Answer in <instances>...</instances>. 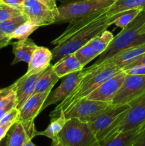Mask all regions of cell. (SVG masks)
<instances>
[{
    "mask_svg": "<svg viewBox=\"0 0 145 146\" xmlns=\"http://www.w3.org/2000/svg\"><path fill=\"white\" fill-rule=\"evenodd\" d=\"M121 71V68L109 62H104L97 66H90L89 71L80 80L71 94L51 112V118L59 116L61 111H65L78 101L86 98L102 83Z\"/></svg>",
    "mask_w": 145,
    "mask_h": 146,
    "instance_id": "6da1fadb",
    "label": "cell"
},
{
    "mask_svg": "<svg viewBox=\"0 0 145 146\" xmlns=\"http://www.w3.org/2000/svg\"><path fill=\"white\" fill-rule=\"evenodd\" d=\"M117 17V14L108 17L105 11L86 27L57 42L52 50L53 60L57 61L65 56L74 54L77 50L88 44L94 37L107 29L109 26L113 24Z\"/></svg>",
    "mask_w": 145,
    "mask_h": 146,
    "instance_id": "7a4b0ae2",
    "label": "cell"
},
{
    "mask_svg": "<svg viewBox=\"0 0 145 146\" xmlns=\"http://www.w3.org/2000/svg\"><path fill=\"white\" fill-rule=\"evenodd\" d=\"M145 24V9L129 23L126 27L114 36L113 40L98 60L92 64L94 66L100 65L105 61L113 57L118 53L134 46L145 42V33H141V29Z\"/></svg>",
    "mask_w": 145,
    "mask_h": 146,
    "instance_id": "3957f363",
    "label": "cell"
},
{
    "mask_svg": "<svg viewBox=\"0 0 145 146\" xmlns=\"http://www.w3.org/2000/svg\"><path fill=\"white\" fill-rule=\"evenodd\" d=\"M117 0H78L58 7V14L55 23L71 21L90 16L98 15L107 11Z\"/></svg>",
    "mask_w": 145,
    "mask_h": 146,
    "instance_id": "277c9868",
    "label": "cell"
},
{
    "mask_svg": "<svg viewBox=\"0 0 145 146\" xmlns=\"http://www.w3.org/2000/svg\"><path fill=\"white\" fill-rule=\"evenodd\" d=\"M55 141L63 146H98L99 144L89 124L75 118L67 119Z\"/></svg>",
    "mask_w": 145,
    "mask_h": 146,
    "instance_id": "5b68a950",
    "label": "cell"
},
{
    "mask_svg": "<svg viewBox=\"0 0 145 146\" xmlns=\"http://www.w3.org/2000/svg\"><path fill=\"white\" fill-rule=\"evenodd\" d=\"M129 104L112 105L91 122L88 123L98 142L113 132L126 115Z\"/></svg>",
    "mask_w": 145,
    "mask_h": 146,
    "instance_id": "8992f818",
    "label": "cell"
},
{
    "mask_svg": "<svg viewBox=\"0 0 145 146\" xmlns=\"http://www.w3.org/2000/svg\"><path fill=\"white\" fill-rule=\"evenodd\" d=\"M51 91L31 96L21 108L18 109V121L23 125L28 136L32 139L36 136L37 131L34 125V120L42 111L43 106Z\"/></svg>",
    "mask_w": 145,
    "mask_h": 146,
    "instance_id": "52a82bcc",
    "label": "cell"
},
{
    "mask_svg": "<svg viewBox=\"0 0 145 146\" xmlns=\"http://www.w3.org/2000/svg\"><path fill=\"white\" fill-rule=\"evenodd\" d=\"M112 106L109 103L101 102L84 98L63 111L67 119L75 118L90 123Z\"/></svg>",
    "mask_w": 145,
    "mask_h": 146,
    "instance_id": "ba28073f",
    "label": "cell"
},
{
    "mask_svg": "<svg viewBox=\"0 0 145 146\" xmlns=\"http://www.w3.org/2000/svg\"><path fill=\"white\" fill-rule=\"evenodd\" d=\"M129 108L116 129L100 141H103L120 132L130 131L145 124V94L129 104ZM99 143V142H98Z\"/></svg>",
    "mask_w": 145,
    "mask_h": 146,
    "instance_id": "9c48e42d",
    "label": "cell"
},
{
    "mask_svg": "<svg viewBox=\"0 0 145 146\" xmlns=\"http://www.w3.org/2000/svg\"><path fill=\"white\" fill-rule=\"evenodd\" d=\"M144 94L145 75L127 74L111 104L114 106L129 104Z\"/></svg>",
    "mask_w": 145,
    "mask_h": 146,
    "instance_id": "30bf717a",
    "label": "cell"
},
{
    "mask_svg": "<svg viewBox=\"0 0 145 146\" xmlns=\"http://www.w3.org/2000/svg\"><path fill=\"white\" fill-rule=\"evenodd\" d=\"M89 70L90 67L83 68L81 71L72 73L63 77L59 86L55 88L53 92L51 91L43 106L42 111H44L48 106L53 105L58 103L60 104L63 101L71 94L80 80L89 71Z\"/></svg>",
    "mask_w": 145,
    "mask_h": 146,
    "instance_id": "8fae6325",
    "label": "cell"
},
{
    "mask_svg": "<svg viewBox=\"0 0 145 146\" xmlns=\"http://www.w3.org/2000/svg\"><path fill=\"white\" fill-rule=\"evenodd\" d=\"M22 11L28 21L38 27L55 24V14L38 0H24Z\"/></svg>",
    "mask_w": 145,
    "mask_h": 146,
    "instance_id": "7c38bea8",
    "label": "cell"
},
{
    "mask_svg": "<svg viewBox=\"0 0 145 146\" xmlns=\"http://www.w3.org/2000/svg\"><path fill=\"white\" fill-rule=\"evenodd\" d=\"M126 76L127 74L122 70L120 72L115 74L100 85L90 94L86 98L111 104L114 97L123 84Z\"/></svg>",
    "mask_w": 145,
    "mask_h": 146,
    "instance_id": "4fadbf2b",
    "label": "cell"
},
{
    "mask_svg": "<svg viewBox=\"0 0 145 146\" xmlns=\"http://www.w3.org/2000/svg\"><path fill=\"white\" fill-rule=\"evenodd\" d=\"M43 73L44 72L31 76L24 74L14 83V91L16 97V108H21L26 101L33 96L37 81Z\"/></svg>",
    "mask_w": 145,
    "mask_h": 146,
    "instance_id": "5bb4252c",
    "label": "cell"
},
{
    "mask_svg": "<svg viewBox=\"0 0 145 146\" xmlns=\"http://www.w3.org/2000/svg\"><path fill=\"white\" fill-rule=\"evenodd\" d=\"M52 60V51L46 47L38 46L31 56L25 75L31 76L44 72L51 65Z\"/></svg>",
    "mask_w": 145,
    "mask_h": 146,
    "instance_id": "9a60e30c",
    "label": "cell"
},
{
    "mask_svg": "<svg viewBox=\"0 0 145 146\" xmlns=\"http://www.w3.org/2000/svg\"><path fill=\"white\" fill-rule=\"evenodd\" d=\"M145 54V42L139 45L134 46L131 48H127L118 53L111 58L105 62H109L116 66L118 68H122L131 64L132 61L142 56Z\"/></svg>",
    "mask_w": 145,
    "mask_h": 146,
    "instance_id": "2e32d148",
    "label": "cell"
},
{
    "mask_svg": "<svg viewBox=\"0 0 145 146\" xmlns=\"http://www.w3.org/2000/svg\"><path fill=\"white\" fill-rule=\"evenodd\" d=\"M14 58L11 65L19 62L28 64L34 50L38 46L32 39L27 38L24 40H18L12 44Z\"/></svg>",
    "mask_w": 145,
    "mask_h": 146,
    "instance_id": "e0dca14e",
    "label": "cell"
},
{
    "mask_svg": "<svg viewBox=\"0 0 145 146\" xmlns=\"http://www.w3.org/2000/svg\"><path fill=\"white\" fill-rule=\"evenodd\" d=\"M52 67L55 74L60 79L68 74L81 71L83 68L73 54L60 58L58 61H55V64L52 65Z\"/></svg>",
    "mask_w": 145,
    "mask_h": 146,
    "instance_id": "ac0fdd59",
    "label": "cell"
},
{
    "mask_svg": "<svg viewBox=\"0 0 145 146\" xmlns=\"http://www.w3.org/2000/svg\"><path fill=\"white\" fill-rule=\"evenodd\" d=\"M142 126L115 134L108 139L98 143V146H132L140 133Z\"/></svg>",
    "mask_w": 145,
    "mask_h": 146,
    "instance_id": "d6986e66",
    "label": "cell"
},
{
    "mask_svg": "<svg viewBox=\"0 0 145 146\" xmlns=\"http://www.w3.org/2000/svg\"><path fill=\"white\" fill-rule=\"evenodd\" d=\"M59 79L60 78L53 71L52 65H50L38 78L33 95L46 91H51L52 88L59 81Z\"/></svg>",
    "mask_w": 145,
    "mask_h": 146,
    "instance_id": "ffe728a7",
    "label": "cell"
},
{
    "mask_svg": "<svg viewBox=\"0 0 145 146\" xmlns=\"http://www.w3.org/2000/svg\"><path fill=\"white\" fill-rule=\"evenodd\" d=\"M67 118L64 115L63 111H61L59 116L51 118V123L44 131H37L36 136L43 135V136L51 138L52 141H55L57 139V136L64 127Z\"/></svg>",
    "mask_w": 145,
    "mask_h": 146,
    "instance_id": "44dd1931",
    "label": "cell"
},
{
    "mask_svg": "<svg viewBox=\"0 0 145 146\" xmlns=\"http://www.w3.org/2000/svg\"><path fill=\"white\" fill-rule=\"evenodd\" d=\"M28 138H31L28 135L25 128L21 123L16 121L7 133V146H23Z\"/></svg>",
    "mask_w": 145,
    "mask_h": 146,
    "instance_id": "7402d4cb",
    "label": "cell"
},
{
    "mask_svg": "<svg viewBox=\"0 0 145 146\" xmlns=\"http://www.w3.org/2000/svg\"><path fill=\"white\" fill-rule=\"evenodd\" d=\"M134 9H145V0H117L106 11V14L108 17H112L122 11Z\"/></svg>",
    "mask_w": 145,
    "mask_h": 146,
    "instance_id": "603a6c76",
    "label": "cell"
},
{
    "mask_svg": "<svg viewBox=\"0 0 145 146\" xmlns=\"http://www.w3.org/2000/svg\"><path fill=\"white\" fill-rule=\"evenodd\" d=\"M113 38V34L106 29L102 31L100 34L94 37L88 44L92 47V49L100 56L105 51L109 44L112 42Z\"/></svg>",
    "mask_w": 145,
    "mask_h": 146,
    "instance_id": "cb8c5ba5",
    "label": "cell"
},
{
    "mask_svg": "<svg viewBox=\"0 0 145 146\" xmlns=\"http://www.w3.org/2000/svg\"><path fill=\"white\" fill-rule=\"evenodd\" d=\"M26 16L23 13L20 15L14 17L8 20L0 22V31L7 35L9 36L14 30L16 29L20 25L28 21Z\"/></svg>",
    "mask_w": 145,
    "mask_h": 146,
    "instance_id": "d4e9b609",
    "label": "cell"
},
{
    "mask_svg": "<svg viewBox=\"0 0 145 146\" xmlns=\"http://www.w3.org/2000/svg\"><path fill=\"white\" fill-rule=\"evenodd\" d=\"M73 54L83 68H85V66L90 61L99 56V55L92 49L89 44H85V46L80 48Z\"/></svg>",
    "mask_w": 145,
    "mask_h": 146,
    "instance_id": "484cf974",
    "label": "cell"
},
{
    "mask_svg": "<svg viewBox=\"0 0 145 146\" xmlns=\"http://www.w3.org/2000/svg\"><path fill=\"white\" fill-rule=\"evenodd\" d=\"M39 28V27L32 24L28 20L21 25H20L16 30H14L9 35L11 39L16 38L18 40H24L28 38L32 33Z\"/></svg>",
    "mask_w": 145,
    "mask_h": 146,
    "instance_id": "4316f807",
    "label": "cell"
},
{
    "mask_svg": "<svg viewBox=\"0 0 145 146\" xmlns=\"http://www.w3.org/2000/svg\"><path fill=\"white\" fill-rule=\"evenodd\" d=\"M142 9H134L127 10L117 14V17L114 21L113 24L121 29H124L126 27L129 23L132 22L136 17L139 14V13L142 11Z\"/></svg>",
    "mask_w": 145,
    "mask_h": 146,
    "instance_id": "83f0119b",
    "label": "cell"
},
{
    "mask_svg": "<svg viewBox=\"0 0 145 146\" xmlns=\"http://www.w3.org/2000/svg\"><path fill=\"white\" fill-rule=\"evenodd\" d=\"M17 102L15 91L13 90L4 99L0 101V121L12 108H16Z\"/></svg>",
    "mask_w": 145,
    "mask_h": 146,
    "instance_id": "f1b7e54d",
    "label": "cell"
},
{
    "mask_svg": "<svg viewBox=\"0 0 145 146\" xmlns=\"http://www.w3.org/2000/svg\"><path fill=\"white\" fill-rule=\"evenodd\" d=\"M21 14H23V11L20 9L15 8L0 2V22L9 19Z\"/></svg>",
    "mask_w": 145,
    "mask_h": 146,
    "instance_id": "f546056e",
    "label": "cell"
},
{
    "mask_svg": "<svg viewBox=\"0 0 145 146\" xmlns=\"http://www.w3.org/2000/svg\"><path fill=\"white\" fill-rule=\"evenodd\" d=\"M19 111L16 108H14L9 111L2 119L0 121V124L7 125V126L11 127L17 121H18V117Z\"/></svg>",
    "mask_w": 145,
    "mask_h": 146,
    "instance_id": "4dcf8cb0",
    "label": "cell"
},
{
    "mask_svg": "<svg viewBox=\"0 0 145 146\" xmlns=\"http://www.w3.org/2000/svg\"><path fill=\"white\" fill-rule=\"evenodd\" d=\"M127 74L132 75H145V66H136L122 70Z\"/></svg>",
    "mask_w": 145,
    "mask_h": 146,
    "instance_id": "1f68e13d",
    "label": "cell"
},
{
    "mask_svg": "<svg viewBox=\"0 0 145 146\" xmlns=\"http://www.w3.org/2000/svg\"><path fill=\"white\" fill-rule=\"evenodd\" d=\"M40 2L42 3L45 6H46L50 10L53 11L55 14V18L58 14V7H57L56 0H38Z\"/></svg>",
    "mask_w": 145,
    "mask_h": 146,
    "instance_id": "d6a6232c",
    "label": "cell"
},
{
    "mask_svg": "<svg viewBox=\"0 0 145 146\" xmlns=\"http://www.w3.org/2000/svg\"><path fill=\"white\" fill-rule=\"evenodd\" d=\"M132 146H145V124Z\"/></svg>",
    "mask_w": 145,
    "mask_h": 146,
    "instance_id": "836d02e7",
    "label": "cell"
},
{
    "mask_svg": "<svg viewBox=\"0 0 145 146\" xmlns=\"http://www.w3.org/2000/svg\"><path fill=\"white\" fill-rule=\"evenodd\" d=\"M1 2L9 6H11V7L20 9L22 10L24 0H2Z\"/></svg>",
    "mask_w": 145,
    "mask_h": 146,
    "instance_id": "e575fe53",
    "label": "cell"
},
{
    "mask_svg": "<svg viewBox=\"0 0 145 146\" xmlns=\"http://www.w3.org/2000/svg\"><path fill=\"white\" fill-rule=\"evenodd\" d=\"M136 66H145V54H144V55H142V56L139 57L138 58L135 59L134 61H132L131 64H128L127 66H126L125 67H124L122 70L131 68V67Z\"/></svg>",
    "mask_w": 145,
    "mask_h": 146,
    "instance_id": "d590c367",
    "label": "cell"
},
{
    "mask_svg": "<svg viewBox=\"0 0 145 146\" xmlns=\"http://www.w3.org/2000/svg\"><path fill=\"white\" fill-rule=\"evenodd\" d=\"M11 38H10L9 36L0 31V49L7 46L11 43Z\"/></svg>",
    "mask_w": 145,
    "mask_h": 146,
    "instance_id": "8d00e7d4",
    "label": "cell"
},
{
    "mask_svg": "<svg viewBox=\"0 0 145 146\" xmlns=\"http://www.w3.org/2000/svg\"><path fill=\"white\" fill-rule=\"evenodd\" d=\"M10 128H11V127L7 126V125H2V124H0V141H1L3 138H5V137L7 136Z\"/></svg>",
    "mask_w": 145,
    "mask_h": 146,
    "instance_id": "74e56055",
    "label": "cell"
},
{
    "mask_svg": "<svg viewBox=\"0 0 145 146\" xmlns=\"http://www.w3.org/2000/svg\"><path fill=\"white\" fill-rule=\"evenodd\" d=\"M23 146H37V145H36L35 144L32 142V139H31V138H28V139L25 141V143H24Z\"/></svg>",
    "mask_w": 145,
    "mask_h": 146,
    "instance_id": "f35d334b",
    "label": "cell"
},
{
    "mask_svg": "<svg viewBox=\"0 0 145 146\" xmlns=\"http://www.w3.org/2000/svg\"><path fill=\"white\" fill-rule=\"evenodd\" d=\"M7 135L5 138H4L1 141H0V146H7Z\"/></svg>",
    "mask_w": 145,
    "mask_h": 146,
    "instance_id": "ab89813d",
    "label": "cell"
},
{
    "mask_svg": "<svg viewBox=\"0 0 145 146\" xmlns=\"http://www.w3.org/2000/svg\"><path fill=\"white\" fill-rule=\"evenodd\" d=\"M51 146H63L61 143H59L57 141H52V144Z\"/></svg>",
    "mask_w": 145,
    "mask_h": 146,
    "instance_id": "60d3db41",
    "label": "cell"
},
{
    "mask_svg": "<svg viewBox=\"0 0 145 146\" xmlns=\"http://www.w3.org/2000/svg\"><path fill=\"white\" fill-rule=\"evenodd\" d=\"M141 33H145V24H144V25L142 27V29H141Z\"/></svg>",
    "mask_w": 145,
    "mask_h": 146,
    "instance_id": "b9f144b4",
    "label": "cell"
},
{
    "mask_svg": "<svg viewBox=\"0 0 145 146\" xmlns=\"http://www.w3.org/2000/svg\"><path fill=\"white\" fill-rule=\"evenodd\" d=\"M1 1H2V0H0V2H1Z\"/></svg>",
    "mask_w": 145,
    "mask_h": 146,
    "instance_id": "7bdbcfd3",
    "label": "cell"
},
{
    "mask_svg": "<svg viewBox=\"0 0 145 146\" xmlns=\"http://www.w3.org/2000/svg\"></svg>",
    "mask_w": 145,
    "mask_h": 146,
    "instance_id": "ee69618b",
    "label": "cell"
}]
</instances>
